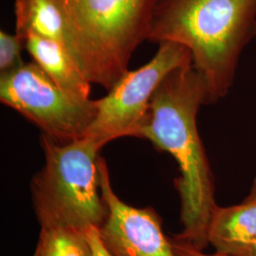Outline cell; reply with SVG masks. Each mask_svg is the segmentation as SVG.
Listing matches in <instances>:
<instances>
[{
    "label": "cell",
    "mask_w": 256,
    "mask_h": 256,
    "mask_svg": "<svg viewBox=\"0 0 256 256\" xmlns=\"http://www.w3.org/2000/svg\"><path fill=\"white\" fill-rule=\"evenodd\" d=\"M208 104L207 86L192 64L168 74L154 92L140 138L176 160L180 176L174 180L180 200L182 230L176 238L204 250L208 228L218 206L210 162L200 137L196 117Z\"/></svg>",
    "instance_id": "obj_1"
},
{
    "label": "cell",
    "mask_w": 256,
    "mask_h": 256,
    "mask_svg": "<svg viewBox=\"0 0 256 256\" xmlns=\"http://www.w3.org/2000/svg\"><path fill=\"white\" fill-rule=\"evenodd\" d=\"M256 36V0H158L146 40L187 48L212 104L228 95L242 52Z\"/></svg>",
    "instance_id": "obj_2"
},
{
    "label": "cell",
    "mask_w": 256,
    "mask_h": 256,
    "mask_svg": "<svg viewBox=\"0 0 256 256\" xmlns=\"http://www.w3.org/2000/svg\"><path fill=\"white\" fill-rule=\"evenodd\" d=\"M158 0H56L64 14L70 54L92 84L108 92L146 40Z\"/></svg>",
    "instance_id": "obj_3"
},
{
    "label": "cell",
    "mask_w": 256,
    "mask_h": 256,
    "mask_svg": "<svg viewBox=\"0 0 256 256\" xmlns=\"http://www.w3.org/2000/svg\"><path fill=\"white\" fill-rule=\"evenodd\" d=\"M41 146L45 164L30 184L41 228H100L108 212L100 185L101 147L86 137L61 142L44 134Z\"/></svg>",
    "instance_id": "obj_4"
},
{
    "label": "cell",
    "mask_w": 256,
    "mask_h": 256,
    "mask_svg": "<svg viewBox=\"0 0 256 256\" xmlns=\"http://www.w3.org/2000/svg\"><path fill=\"white\" fill-rule=\"evenodd\" d=\"M158 46L147 64L128 70L106 96L95 100L96 114L84 137L101 148L119 138H140L158 86L176 68L192 64L191 52L182 45L164 42Z\"/></svg>",
    "instance_id": "obj_5"
},
{
    "label": "cell",
    "mask_w": 256,
    "mask_h": 256,
    "mask_svg": "<svg viewBox=\"0 0 256 256\" xmlns=\"http://www.w3.org/2000/svg\"><path fill=\"white\" fill-rule=\"evenodd\" d=\"M0 101L61 142L84 137L96 114L95 101L72 98L34 62L0 76Z\"/></svg>",
    "instance_id": "obj_6"
},
{
    "label": "cell",
    "mask_w": 256,
    "mask_h": 256,
    "mask_svg": "<svg viewBox=\"0 0 256 256\" xmlns=\"http://www.w3.org/2000/svg\"><path fill=\"white\" fill-rule=\"evenodd\" d=\"M99 171L102 196L108 210L99 234L110 256H178L155 210L129 206L114 192L108 165L101 156Z\"/></svg>",
    "instance_id": "obj_7"
},
{
    "label": "cell",
    "mask_w": 256,
    "mask_h": 256,
    "mask_svg": "<svg viewBox=\"0 0 256 256\" xmlns=\"http://www.w3.org/2000/svg\"><path fill=\"white\" fill-rule=\"evenodd\" d=\"M256 238V178L239 204L216 206L208 228V243L221 256H238Z\"/></svg>",
    "instance_id": "obj_8"
},
{
    "label": "cell",
    "mask_w": 256,
    "mask_h": 256,
    "mask_svg": "<svg viewBox=\"0 0 256 256\" xmlns=\"http://www.w3.org/2000/svg\"><path fill=\"white\" fill-rule=\"evenodd\" d=\"M25 50L34 62L66 93L80 101H88L90 84L72 55L59 43L34 34L25 39Z\"/></svg>",
    "instance_id": "obj_9"
},
{
    "label": "cell",
    "mask_w": 256,
    "mask_h": 256,
    "mask_svg": "<svg viewBox=\"0 0 256 256\" xmlns=\"http://www.w3.org/2000/svg\"><path fill=\"white\" fill-rule=\"evenodd\" d=\"M16 34L52 40L70 54V36L64 14L56 0H16Z\"/></svg>",
    "instance_id": "obj_10"
},
{
    "label": "cell",
    "mask_w": 256,
    "mask_h": 256,
    "mask_svg": "<svg viewBox=\"0 0 256 256\" xmlns=\"http://www.w3.org/2000/svg\"><path fill=\"white\" fill-rule=\"evenodd\" d=\"M34 256H94V254L86 232L41 228Z\"/></svg>",
    "instance_id": "obj_11"
},
{
    "label": "cell",
    "mask_w": 256,
    "mask_h": 256,
    "mask_svg": "<svg viewBox=\"0 0 256 256\" xmlns=\"http://www.w3.org/2000/svg\"><path fill=\"white\" fill-rule=\"evenodd\" d=\"M23 48H25L23 38L16 34L0 32V75L10 74L25 64L21 56Z\"/></svg>",
    "instance_id": "obj_12"
},
{
    "label": "cell",
    "mask_w": 256,
    "mask_h": 256,
    "mask_svg": "<svg viewBox=\"0 0 256 256\" xmlns=\"http://www.w3.org/2000/svg\"><path fill=\"white\" fill-rule=\"evenodd\" d=\"M172 244H173L174 252L178 256H220L218 254H204L202 250H200L191 245L190 243L182 241L178 238H173Z\"/></svg>",
    "instance_id": "obj_13"
},
{
    "label": "cell",
    "mask_w": 256,
    "mask_h": 256,
    "mask_svg": "<svg viewBox=\"0 0 256 256\" xmlns=\"http://www.w3.org/2000/svg\"><path fill=\"white\" fill-rule=\"evenodd\" d=\"M86 232L88 238L92 244L94 256H111L102 243L100 234H99V228L92 227V228L86 230Z\"/></svg>",
    "instance_id": "obj_14"
},
{
    "label": "cell",
    "mask_w": 256,
    "mask_h": 256,
    "mask_svg": "<svg viewBox=\"0 0 256 256\" xmlns=\"http://www.w3.org/2000/svg\"><path fill=\"white\" fill-rule=\"evenodd\" d=\"M218 256H220V254H218ZM238 256H256V238H254V239L252 241V243L242 252V254Z\"/></svg>",
    "instance_id": "obj_15"
}]
</instances>
